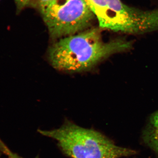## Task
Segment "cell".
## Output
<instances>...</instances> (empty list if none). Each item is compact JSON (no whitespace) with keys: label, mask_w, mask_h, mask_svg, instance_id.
I'll use <instances>...</instances> for the list:
<instances>
[{"label":"cell","mask_w":158,"mask_h":158,"mask_svg":"<svg viewBox=\"0 0 158 158\" xmlns=\"http://www.w3.org/2000/svg\"><path fill=\"white\" fill-rule=\"evenodd\" d=\"M37 9L53 39L85 31L95 17L86 0H51Z\"/></svg>","instance_id":"cell-3"},{"label":"cell","mask_w":158,"mask_h":158,"mask_svg":"<svg viewBox=\"0 0 158 158\" xmlns=\"http://www.w3.org/2000/svg\"><path fill=\"white\" fill-rule=\"evenodd\" d=\"M38 131L57 141L62 151L72 158H119L135 153L133 150L117 146L98 131L69 121L56 129Z\"/></svg>","instance_id":"cell-2"},{"label":"cell","mask_w":158,"mask_h":158,"mask_svg":"<svg viewBox=\"0 0 158 158\" xmlns=\"http://www.w3.org/2000/svg\"><path fill=\"white\" fill-rule=\"evenodd\" d=\"M144 141L158 157V111L151 117L144 133Z\"/></svg>","instance_id":"cell-4"},{"label":"cell","mask_w":158,"mask_h":158,"mask_svg":"<svg viewBox=\"0 0 158 158\" xmlns=\"http://www.w3.org/2000/svg\"><path fill=\"white\" fill-rule=\"evenodd\" d=\"M131 47V42L124 39L104 42L99 29L95 28L59 40L50 48L48 59L52 66L58 70L80 72Z\"/></svg>","instance_id":"cell-1"},{"label":"cell","mask_w":158,"mask_h":158,"mask_svg":"<svg viewBox=\"0 0 158 158\" xmlns=\"http://www.w3.org/2000/svg\"><path fill=\"white\" fill-rule=\"evenodd\" d=\"M0 151L8 158H23L17 154L13 152L0 139Z\"/></svg>","instance_id":"cell-6"},{"label":"cell","mask_w":158,"mask_h":158,"mask_svg":"<svg viewBox=\"0 0 158 158\" xmlns=\"http://www.w3.org/2000/svg\"><path fill=\"white\" fill-rule=\"evenodd\" d=\"M49 1L51 0H14L18 12L27 7L37 9L40 5Z\"/></svg>","instance_id":"cell-5"}]
</instances>
